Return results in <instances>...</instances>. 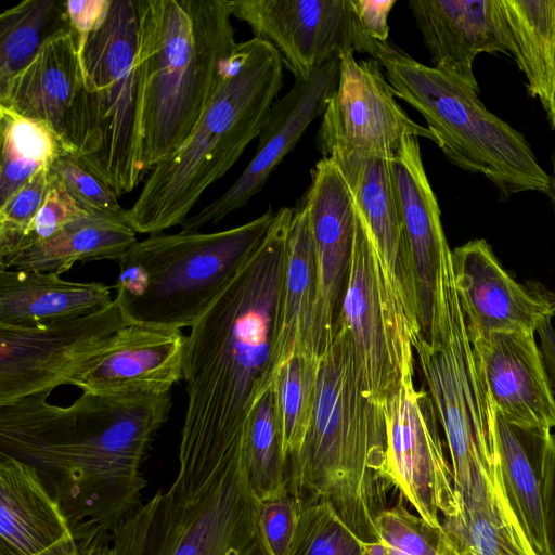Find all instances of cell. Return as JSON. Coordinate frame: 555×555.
I'll list each match as a JSON object with an SVG mask.
<instances>
[{
    "label": "cell",
    "mask_w": 555,
    "mask_h": 555,
    "mask_svg": "<svg viewBox=\"0 0 555 555\" xmlns=\"http://www.w3.org/2000/svg\"><path fill=\"white\" fill-rule=\"evenodd\" d=\"M48 397L0 406V453L37 469L79 547L107 541L141 505V466L169 417L170 392L82 391L67 406Z\"/></svg>",
    "instance_id": "1"
},
{
    "label": "cell",
    "mask_w": 555,
    "mask_h": 555,
    "mask_svg": "<svg viewBox=\"0 0 555 555\" xmlns=\"http://www.w3.org/2000/svg\"><path fill=\"white\" fill-rule=\"evenodd\" d=\"M293 208L190 327L183 350L186 408L180 446L245 450L255 410L274 386L286 246Z\"/></svg>",
    "instance_id": "2"
},
{
    "label": "cell",
    "mask_w": 555,
    "mask_h": 555,
    "mask_svg": "<svg viewBox=\"0 0 555 555\" xmlns=\"http://www.w3.org/2000/svg\"><path fill=\"white\" fill-rule=\"evenodd\" d=\"M139 162L149 175L191 137L236 47L229 0H134Z\"/></svg>",
    "instance_id": "3"
},
{
    "label": "cell",
    "mask_w": 555,
    "mask_h": 555,
    "mask_svg": "<svg viewBox=\"0 0 555 555\" xmlns=\"http://www.w3.org/2000/svg\"><path fill=\"white\" fill-rule=\"evenodd\" d=\"M385 452V415L369 401L348 333L335 321L320 349L309 430L288 462L289 492L327 503L362 541L375 542Z\"/></svg>",
    "instance_id": "4"
},
{
    "label": "cell",
    "mask_w": 555,
    "mask_h": 555,
    "mask_svg": "<svg viewBox=\"0 0 555 555\" xmlns=\"http://www.w3.org/2000/svg\"><path fill=\"white\" fill-rule=\"evenodd\" d=\"M276 51L253 37L236 44L221 85L189 140L146 177L126 218L137 233L181 225L204 192L259 137L283 87Z\"/></svg>",
    "instance_id": "5"
},
{
    "label": "cell",
    "mask_w": 555,
    "mask_h": 555,
    "mask_svg": "<svg viewBox=\"0 0 555 555\" xmlns=\"http://www.w3.org/2000/svg\"><path fill=\"white\" fill-rule=\"evenodd\" d=\"M166 491L111 534L115 555H266L245 452L179 448Z\"/></svg>",
    "instance_id": "6"
},
{
    "label": "cell",
    "mask_w": 555,
    "mask_h": 555,
    "mask_svg": "<svg viewBox=\"0 0 555 555\" xmlns=\"http://www.w3.org/2000/svg\"><path fill=\"white\" fill-rule=\"evenodd\" d=\"M396 98L425 119L447 159L470 173H481L502 196L546 193L550 173L540 166L522 133L491 113L479 91L422 64L393 43L376 42L374 57Z\"/></svg>",
    "instance_id": "7"
},
{
    "label": "cell",
    "mask_w": 555,
    "mask_h": 555,
    "mask_svg": "<svg viewBox=\"0 0 555 555\" xmlns=\"http://www.w3.org/2000/svg\"><path fill=\"white\" fill-rule=\"evenodd\" d=\"M82 92L65 149L118 197L146 175L139 162V77L134 0H112L102 25L79 36Z\"/></svg>",
    "instance_id": "8"
},
{
    "label": "cell",
    "mask_w": 555,
    "mask_h": 555,
    "mask_svg": "<svg viewBox=\"0 0 555 555\" xmlns=\"http://www.w3.org/2000/svg\"><path fill=\"white\" fill-rule=\"evenodd\" d=\"M275 211L242 225L214 232L153 234L128 251L149 274L146 294L120 310L126 324L167 330L191 327L234 272L262 241Z\"/></svg>",
    "instance_id": "9"
},
{
    "label": "cell",
    "mask_w": 555,
    "mask_h": 555,
    "mask_svg": "<svg viewBox=\"0 0 555 555\" xmlns=\"http://www.w3.org/2000/svg\"><path fill=\"white\" fill-rule=\"evenodd\" d=\"M371 234L385 321L413 341L422 333L416 274L404 237L391 156L332 151Z\"/></svg>",
    "instance_id": "10"
},
{
    "label": "cell",
    "mask_w": 555,
    "mask_h": 555,
    "mask_svg": "<svg viewBox=\"0 0 555 555\" xmlns=\"http://www.w3.org/2000/svg\"><path fill=\"white\" fill-rule=\"evenodd\" d=\"M384 415V478L400 490L425 522L442 528L439 515L455 514L459 499L429 393L416 389L413 379L402 380L387 399Z\"/></svg>",
    "instance_id": "11"
},
{
    "label": "cell",
    "mask_w": 555,
    "mask_h": 555,
    "mask_svg": "<svg viewBox=\"0 0 555 555\" xmlns=\"http://www.w3.org/2000/svg\"><path fill=\"white\" fill-rule=\"evenodd\" d=\"M229 7L276 51L295 80L347 52L375 55L377 41L362 28L353 0H229Z\"/></svg>",
    "instance_id": "12"
},
{
    "label": "cell",
    "mask_w": 555,
    "mask_h": 555,
    "mask_svg": "<svg viewBox=\"0 0 555 555\" xmlns=\"http://www.w3.org/2000/svg\"><path fill=\"white\" fill-rule=\"evenodd\" d=\"M125 325L115 299L101 311L63 322L0 323V406L67 385L76 369Z\"/></svg>",
    "instance_id": "13"
},
{
    "label": "cell",
    "mask_w": 555,
    "mask_h": 555,
    "mask_svg": "<svg viewBox=\"0 0 555 555\" xmlns=\"http://www.w3.org/2000/svg\"><path fill=\"white\" fill-rule=\"evenodd\" d=\"M405 137L435 142L398 104L377 60L341 54L337 87L315 135L322 156L336 150L392 156Z\"/></svg>",
    "instance_id": "14"
},
{
    "label": "cell",
    "mask_w": 555,
    "mask_h": 555,
    "mask_svg": "<svg viewBox=\"0 0 555 555\" xmlns=\"http://www.w3.org/2000/svg\"><path fill=\"white\" fill-rule=\"evenodd\" d=\"M338 76L339 57H335L309 78L295 80L291 90L273 103L258 137L256 153L238 179L218 198L189 216L181 231L198 232L208 223L218 224L259 193L310 124L323 115L336 90Z\"/></svg>",
    "instance_id": "15"
},
{
    "label": "cell",
    "mask_w": 555,
    "mask_h": 555,
    "mask_svg": "<svg viewBox=\"0 0 555 555\" xmlns=\"http://www.w3.org/2000/svg\"><path fill=\"white\" fill-rule=\"evenodd\" d=\"M452 263L470 340L498 332L535 334L555 315V294L515 281L486 240L454 248Z\"/></svg>",
    "instance_id": "16"
},
{
    "label": "cell",
    "mask_w": 555,
    "mask_h": 555,
    "mask_svg": "<svg viewBox=\"0 0 555 555\" xmlns=\"http://www.w3.org/2000/svg\"><path fill=\"white\" fill-rule=\"evenodd\" d=\"M354 211L352 249L335 320L348 333L369 401L384 413L400 378L391 360L380 305L375 248L356 205Z\"/></svg>",
    "instance_id": "17"
},
{
    "label": "cell",
    "mask_w": 555,
    "mask_h": 555,
    "mask_svg": "<svg viewBox=\"0 0 555 555\" xmlns=\"http://www.w3.org/2000/svg\"><path fill=\"white\" fill-rule=\"evenodd\" d=\"M185 336L180 330L127 324L76 369L67 385L105 395L170 392L183 379Z\"/></svg>",
    "instance_id": "18"
},
{
    "label": "cell",
    "mask_w": 555,
    "mask_h": 555,
    "mask_svg": "<svg viewBox=\"0 0 555 555\" xmlns=\"http://www.w3.org/2000/svg\"><path fill=\"white\" fill-rule=\"evenodd\" d=\"M314 247L317 298L313 344L318 353L333 327L351 255L356 211L350 189L336 163L322 157L311 170L301 201Z\"/></svg>",
    "instance_id": "19"
},
{
    "label": "cell",
    "mask_w": 555,
    "mask_h": 555,
    "mask_svg": "<svg viewBox=\"0 0 555 555\" xmlns=\"http://www.w3.org/2000/svg\"><path fill=\"white\" fill-rule=\"evenodd\" d=\"M472 343L495 413L516 425L555 428V395L534 333L498 332Z\"/></svg>",
    "instance_id": "20"
},
{
    "label": "cell",
    "mask_w": 555,
    "mask_h": 555,
    "mask_svg": "<svg viewBox=\"0 0 555 555\" xmlns=\"http://www.w3.org/2000/svg\"><path fill=\"white\" fill-rule=\"evenodd\" d=\"M0 555H79L70 524L37 469L2 453Z\"/></svg>",
    "instance_id": "21"
},
{
    "label": "cell",
    "mask_w": 555,
    "mask_h": 555,
    "mask_svg": "<svg viewBox=\"0 0 555 555\" xmlns=\"http://www.w3.org/2000/svg\"><path fill=\"white\" fill-rule=\"evenodd\" d=\"M433 67L479 91L473 64L480 53H507L499 0H409Z\"/></svg>",
    "instance_id": "22"
},
{
    "label": "cell",
    "mask_w": 555,
    "mask_h": 555,
    "mask_svg": "<svg viewBox=\"0 0 555 555\" xmlns=\"http://www.w3.org/2000/svg\"><path fill=\"white\" fill-rule=\"evenodd\" d=\"M82 87L79 36L68 26L47 39L31 62L0 88V106L47 124L66 147Z\"/></svg>",
    "instance_id": "23"
},
{
    "label": "cell",
    "mask_w": 555,
    "mask_h": 555,
    "mask_svg": "<svg viewBox=\"0 0 555 555\" xmlns=\"http://www.w3.org/2000/svg\"><path fill=\"white\" fill-rule=\"evenodd\" d=\"M391 167L403 233L415 268L423 333L430 319L438 270L450 247L417 137L402 140L391 156Z\"/></svg>",
    "instance_id": "24"
},
{
    "label": "cell",
    "mask_w": 555,
    "mask_h": 555,
    "mask_svg": "<svg viewBox=\"0 0 555 555\" xmlns=\"http://www.w3.org/2000/svg\"><path fill=\"white\" fill-rule=\"evenodd\" d=\"M102 282H73L54 272L0 269V323L40 326L101 311L113 304Z\"/></svg>",
    "instance_id": "25"
},
{
    "label": "cell",
    "mask_w": 555,
    "mask_h": 555,
    "mask_svg": "<svg viewBox=\"0 0 555 555\" xmlns=\"http://www.w3.org/2000/svg\"><path fill=\"white\" fill-rule=\"evenodd\" d=\"M315 298L313 240L307 209L300 203L293 208L287 237L279 328L273 350L274 379L283 364L292 358L319 357L313 344Z\"/></svg>",
    "instance_id": "26"
},
{
    "label": "cell",
    "mask_w": 555,
    "mask_h": 555,
    "mask_svg": "<svg viewBox=\"0 0 555 555\" xmlns=\"http://www.w3.org/2000/svg\"><path fill=\"white\" fill-rule=\"evenodd\" d=\"M135 231L119 214H88L52 237L0 259V269L37 270L62 274L76 263L116 261L138 242Z\"/></svg>",
    "instance_id": "27"
},
{
    "label": "cell",
    "mask_w": 555,
    "mask_h": 555,
    "mask_svg": "<svg viewBox=\"0 0 555 555\" xmlns=\"http://www.w3.org/2000/svg\"><path fill=\"white\" fill-rule=\"evenodd\" d=\"M551 430L516 425L495 413V449L509 503L528 541L545 555L542 482Z\"/></svg>",
    "instance_id": "28"
},
{
    "label": "cell",
    "mask_w": 555,
    "mask_h": 555,
    "mask_svg": "<svg viewBox=\"0 0 555 555\" xmlns=\"http://www.w3.org/2000/svg\"><path fill=\"white\" fill-rule=\"evenodd\" d=\"M504 44L544 109L555 93V0H499Z\"/></svg>",
    "instance_id": "29"
},
{
    "label": "cell",
    "mask_w": 555,
    "mask_h": 555,
    "mask_svg": "<svg viewBox=\"0 0 555 555\" xmlns=\"http://www.w3.org/2000/svg\"><path fill=\"white\" fill-rule=\"evenodd\" d=\"M444 531L467 555H538L506 495L503 480L481 505H459L443 517Z\"/></svg>",
    "instance_id": "30"
},
{
    "label": "cell",
    "mask_w": 555,
    "mask_h": 555,
    "mask_svg": "<svg viewBox=\"0 0 555 555\" xmlns=\"http://www.w3.org/2000/svg\"><path fill=\"white\" fill-rule=\"evenodd\" d=\"M69 26L65 1L23 0L0 15V88L31 60L47 39Z\"/></svg>",
    "instance_id": "31"
},
{
    "label": "cell",
    "mask_w": 555,
    "mask_h": 555,
    "mask_svg": "<svg viewBox=\"0 0 555 555\" xmlns=\"http://www.w3.org/2000/svg\"><path fill=\"white\" fill-rule=\"evenodd\" d=\"M0 205L53 162L59 139L44 122L0 106Z\"/></svg>",
    "instance_id": "32"
},
{
    "label": "cell",
    "mask_w": 555,
    "mask_h": 555,
    "mask_svg": "<svg viewBox=\"0 0 555 555\" xmlns=\"http://www.w3.org/2000/svg\"><path fill=\"white\" fill-rule=\"evenodd\" d=\"M319 357H294L280 369L274 386L276 426L289 462L301 450L311 422Z\"/></svg>",
    "instance_id": "33"
},
{
    "label": "cell",
    "mask_w": 555,
    "mask_h": 555,
    "mask_svg": "<svg viewBox=\"0 0 555 555\" xmlns=\"http://www.w3.org/2000/svg\"><path fill=\"white\" fill-rule=\"evenodd\" d=\"M246 463L251 488L259 501L289 492L288 461L276 426L273 389L259 401L251 418Z\"/></svg>",
    "instance_id": "34"
},
{
    "label": "cell",
    "mask_w": 555,
    "mask_h": 555,
    "mask_svg": "<svg viewBox=\"0 0 555 555\" xmlns=\"http://www.w3.org/2000/svg\"><path fill=\"white\" fill-rule=\"evenodd\" d=\"M377 541L406 555H467L443 528H434L401 502L375 519Z\"/></svg>",
    "instance_id": "35"
},
{
    "label": "cell",
    "mask_w": 555,
    "mask_h": 555,
    "mask_svg": "<svg viewBox=\"0 0 555 555\" xmlns=\"http://www.w3.org/2000/svg\"><path fill=\"white\" fill-rule=\"evenodd\" d=\"M363 543L327 503L301 501L291 555H362Z\"/></svg>",
    "instance_id": "36"
},
{
    "label": "cell",
    "mask_w": 555,
    "mask_h": 555,
    "mask_svg": "<svg viewBox=\"0 0 555 555\" xmlns=\"http://www.w3.org/2000/svg\"><path fill=\"white\" fill-rule=\"evenodd\" d=\"M50 170L85 210L92 214H119L126 210L119 205L116 193L60 142Z\"/></svg>",
    "instance_id": "37"
},
{
    "label": "cell",
    "mask_w": 555,
    "mask_h": 555,
    "mask_svg": "<svg viewBox=\"0 0 555 555\" xmlns=\"http://www.w3.org/2000/svg\"><path fill=\"white\" fill-rule=\"evenodd\" d=\"M50 166L0 205V259L14 254L41 208L50 184Z\"/></svg>",
    "instance_id": "38"
},
{
    "label": "cell",
    "mask_w": 555,
    "mask_h": 555,
    "mask_svg": "<svg viewBox=\"0 0 555 555\" xmlns=\"http://www.w3.org/2000/svg\"><path fill=\"white\" fill-rule=\"evenodd\" d=\"M300 509L301 501L291 492L258 500V525L266 555H291Z\"/></svg>",
    "instance_id": "39"
},
{
    "label": "cell",
    "mask_w": 555,
    "mask_h": 555,
    "mask_svg": "<svg viewBox=\"0 0 555 555\" xmlns=\"http://www.w3.org/2000/svg\"><path fill=\"white\" fill-rule=\"evenodd\" d=\"M50 175V184L43 204L23 235L15 253L52 237L69 222L92 214L76 203L51 170Z\"/></svg>",
    "instance_id": "40"
},
{
    "label": "cell",
    "mask_w": 555,
    "mask_h": 555,
    "mask_svg": "<svg viewBox=\"0 0 555 555\" xmlns=\"http://www.w3.org/2000/svg\"><path fill=\"white\" fill-rule=\"evenodd\" d=\"M542 513L545 555H555V435L553 434L543 472Z\"/></svg>",
    "instance_id": "41"
},
{
    "label": "cell",
    "mask_w": 555,
    "mask_h": 555,
    "mask_svg": "<svg viewBox=\"0 0 555 555\" xmlns=\"http://www.w3.org/2000/svg\"><path fill=\"white\" fill-rule=\"evenodd\" d=\"M112 0H67L65 11L69 26L80 37L96 30L105 21Z\"/></svg>",
    "instance_id": "42"
},
{
    "label": "cell",
    "mask_w": 555,
    "mask_h": 555,
    "mask_svg": "<svg viewBox=\"0 0 555 555\" xmlns=\"http://www.w3.org/2000/svg\"><path fill=\"white\" fill-rule=\"evenodd\" d=\"M362 28L375 41L387 42L388 16L396 0H353Z\"/></svg>",
    "instance_id": "43"
},
{
    "label": "cell",
    "mask_w": 555,
    "mask_h": 555,
    "mask_svg": "<svg viewBox=\"0 0 555 555\" xmlns=\"http://www.w3.org/2000/svg\"><path fill=\"white\" fill-rule=\"evenodd\" d=\"M537 333L540 338V350L548 382L555 395V330L552 326V322H544Z\"/></svg>",
    "instance_id": "44"
},
{
    "label": "cell",
    "mask_w": 555,
    "mask_h": 555,
    "mask_svg": "<svg viewBox=\"0 0 555 555\" xmlns=\"http://www.w3.org/2000/svg\"><path fill=\"white\" fill-rule=\"evenodd\" d=\"M362 555H406L393 547L380 542H364Z\"/></svg>",
    "instance_id": "45"
},
{
    "label": "cell",
    "mask_w": 555,
    "mask_h": 555,
    "mask_svg": "<svg viewBox=\"0 0 555 555\" xmlns=\"http://www.w3.org/2000/svg\"><path fill=\"white\" fill-rule=\"evenodd\" d=\"M79 555H115L108 541L96 542L79 548Z\"/></svg>",
    "instance_id": "46"
},
{
    "label": "cell",
    "mask_w": 555,
    "mask_h": 555,
    "mask_svg": "<svg viewBox=\"0 0 555 555\" xmlns=\"http://www.w3.org/2000/svg\"><path fill=\"white\" fill-rule=\"evenodd\" d=\"M551 162H552V171L550 173V185H548V189L545 194L547 195V197L550 198L551 203L553 204V206L555 208V153L554 152L552 153Z\"/></svg>",
    "instance_id": "47"
},
{
    "label": "cell",
    "mask_w": 555,
    "mask_h": 555,
    "mask_svg": "<svg viewBox=\"0 0 555 555\" xmlns=\"http://www.w3.org/2000/svg\"><path fill=\"white\" fill-rule=\"evenodd\" d=\"M545 112L547 114V119L550 121L551 127L555 129V93Z\"/></svg>",
    "instance_id": "48"
}]
</instances>
